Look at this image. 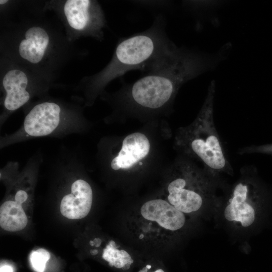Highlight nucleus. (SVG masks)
Masks as SVG:
<instances>
[{
    "label": "nucleus",
    "mask_w": 272,
    "mask_h": 272,
    "mask_svg": "<svg viewBox=\"0 0 272 272\" xmlns=\"http://www.w3.org/2000/svg\"><path fill=\"white\" fill-rule=\"evenodd\" d=\"M215 82L212 81L196 119L180 129L177 144L185 154L199 161L205 169L218 176L233 170L215 124Z\"/></svg>",
    "instance_id": "1"
},
{
    "label": "nucleus",
    "mask_w": 272,
    "mask_h": 272,
    "mask_svg": "<svg viewBox=\"0 0 272 272\" xmlns=\"http://www.w3.org/2000/svg\"><path fill=\"white\" fill-rule=\"evenodd\" d=\"M177 168L178 172L167 188L166 200L184 214L196 212L213 196L212 180L217 176L188 161L178 163Z\"/></svg>",
    "instance_id": "2"
},
{
    "label": "nucleus",
    "mask_w": 272,
    "mask_h": 272,
    "mask_svg": "<svg viewBox=\"0 0 272 272\" xmlns=\"http://www.w3.org/2000/svg\"><path fill=\"white\" fill-rule=\"evenodd\" d=\"M138 217L141 224L139 238L145 236L169 233L180 230L185 225L184 214L167 200L153 199L145 202L141 207Z\"/></svg>",
    "instance_id": "3"
},
{
    "label": "nucleus",
    "mask_w": 272,
    "mask_h": 272,
    "mask_svg": "<svg viewBox=\"0 0 272 272\" xmlns=\"http://www.w3.org/2000/svg\"><path fill=\"white\" fill-rule=\"evenodd\" d=\"M254 172L253 167L246 166L241 169V178L233 187L224 210V215L227 220L239 223L244 227L251 226L255 219L252 205V199L257 192L253 178Z\"/></svg>",
    "instance_id": "4"
},
{
    "label": "nucleus",
    "mask_w": 272,
    "mask_h": 272,
    "mask_svg": "<svg viewBox=\"0 0 272 272\" xmlns=\"http://www.w3.org/2000/svg\"><path fill=\"white\" fill-rule=\"evenodd\" d=\"M60 108L53 102L35 105L25 118L24 132L30 137H39L50 134L60 122Z\"/></svg>",
    "instance_id": "5"
},
{
    "label": "nucleus",
    "mask_w": 272,
    "mask_h": 272,
    "mask_svg": "<svg viewBox=\"0 0 272 272\" xmlns=\"http://www.w3.org/2000/svg\"><path fill=\"white\" fill-rule=\"evenodd\" d=\"M71 193L62 198L60 210L61 214L70 219H80L89 213L92 203L93 192L86 181L78 179L72 184Z\"/></svg>",
    "instance_id": "6"
},
{
    "label": "nucleus",
    "mask_w": 272,
    "mask_h": 272,
    "mask_svg": "<svg viewBox=\"0 0 272 272\" xmlns=\"http://www.w3.org/2000/svg\"><path fill=\"white\" fill-rule=\"evenodd\" d=\"M150 149V142L145 134L138 132L128 134L118 154L112 159L111 167L114 170L129 169L145 158Z\"/></svg>",
    "instance_id": "7"
},
{
    "label": "nucleus",
    "mask_w": 272,
    "mask_h": 272,
    "mask_svg": "<svg viewBox=\"0 0 272 272\" xmlns=\"http://www.w3.org/2000/svg\"><path fill=\"white\" fill-rule=\"evenodd\" d=\"M27 84L26 74L20 70H12L5 75L3 85L6 92L4 105L7 109L16 110L28 101L30 94L26 90Z\"/></svg>",
    "instance_id": "8"
},
{
    "label": "nucleus",
    "mask_w": 272,
    "mask_h": 272,
    "mask_svg": "<svg viewBox=\"0 0 272 272\" xmlns=\"http://www.w3.org/2000/svg\"><path fill=\"white\" fill-rule=\"evenodd\" d=\"M25 38L19 45V52L21 56L33 63L39 62L49 43L47 33L40 27L34 26L26 32Z\"/></svg>",
    "instance_id": "9"
},
{
    "label": "nucleus",
    "mask_w": 272,
    "mask_h": 272,
    "mask_svg": "<svg viewBox=\"0 0 272 272\" xmlns=\"http://www.w3.org/2000/svg\"><path fill=\"white\" fill-rule=\"evenodd\" d=\"M91 3L88 0H68L64 12L70 26L76 30H83L92 21Z\"/></svg>",
    "instance_id": "10"
},
{
    "label": "nucleus",
    "mask_w": 272,
    "mask_h": 272,
    "mask_svg": "<svg viewBox=\"0 0 272 272\" xmlns=\"http://www.w3.org/2000/svg\"><path fill=\"white\" fill-rule=\"evenodd\" d=\"M21 205L15 200H8L1 205V228L8 231L16 232L23 229L26 226L28 220Z\"/></svg>",
    "instance_id": "11"
},
{
    "label": "nucleus",
    "mask_w": 272,
    "mask_h": 272,
    "mask_svg": "<svg viewBox=\"0 0 272 272\" xmlns=\"http://www.w3.org/2000/svg\"><path fill=\"white\" fill-rule=\"evenodd\" d=\"M111 240L103 249L102 257L108 265L122 272H129L140 261H136L127 251L119 249Z\"/></svg>",
    "instance_id": "12"
},
{
    "label": "nucleus",
    "mask_w": 272,
    "mask_h": 272,
    "mask_svg": "<svg viewBox=\"0 0 272 272\" xmlns=\"http://www.w3.org/2000/svg\"><path fill=\"white\" fill-rule=\"evenodd\" d=\"M50 257L49 253L44 249L40 248L32 251L30 255L31 266L36 272H44L46 263Z\"/></svg>",
    "instance_id": "13"
},
{
    "label": "nucleus",
    "mask_w": 272,
    "mask_h": 272,
    "mask_svg": "<svg viewBox=\"0 0 272 272\" xmlns=\"http://www.w3.org/2000/svg\"><path fill=\"white\" fill-rule=\"evenodd\" d=\"M129 272H168L160 260L152 259L140 262Z\"/></svg>",
    "instance_id": "14"
},
{
    "label": "nucleus",
    "mask_w": 272,
    "mask_h": 272,
    "mask_svg": "<svg viewBox=\"0 0 272 272\" xmlns=\"http://www.w3.org/2000/svg\"><path fill=\"white\" fill-rule=\"evenodd\" d=\"M240 155L261 154L272 156V144L251 145L239 149Z\"/></svg>",
    "instance_id": "15"
},
{
    "label": "nucleus",
    "mask_w": 272,
    "mask_h": 272,
    "mask_svg": "<svg viewBox=\"0 0 272 272\" xmlns=\"http://www.w3.org/2000/svg\"><path fill=\"white\" fill-rule=\"evenodd\" d=\"M28 198L27 193L23 190H19L15 194V200L17 202L22 204Z\"/></svg>",
    "instance_id": "16"
},
{
    "label": "nucleus",
    "mask_w": 272,
    "mask_h": 272,
    "mask_svg": "<svg viewBox=\"0 0 272 272\" xmlns=\"http://www.w3.org/2000/svg\"><path fill=\"white\" fill-rule=\"evenodd\" d=\"M0 272H14V268L10 265H3L1 266Z\"/></svg>",
    "instance_id": "17"
},
{
    "label": "nucleus",
    "mask_w": 272,
    "mask_h": 272,
    "mask_svg": "<svg viewBox=\"0 0 272 272\" xmlns=\"http://www.w3.org/2000/svg\"><path fill=\"white\" fill-rule=\"evenodd\" d=\"M101 243V240L99 238H95L93 241H90V244L92 246H95L96 247H98L100 246Z\"/></svg>",
    "instance_id": "18"
},
{
    "label": "nucleus",
    "mask_w": 272,
    "mask_h": 272,
    "mask_svg": "<svg viewBox=\"0 0 272 272\" xmlns=\"http://www.w3.org/2000/svg\"><path fill=\"white\" fill-rule=\"evenodd\" d=\"M98 251L97 250H92L91 251V253L93 255H95L98 253Z\"/></svg>",
    "instance_id": "19"
},
{
    "label": "nucleus",
    "mask_w": 272,
    "mask_h": 272,
    "mask_svg": "<svg viewBox=\"0 0 272 272\" xmlns=\"http://www.w3.org/2000/svg\"><path fill=\"white\" fill-rule=\"evenodd\" d=\"M7 2H8V1H6V0H1L0 1V4L1 5L4 4L6 3Z\"/></svg>",
    "instance_id": "20"
}]
</instances>
